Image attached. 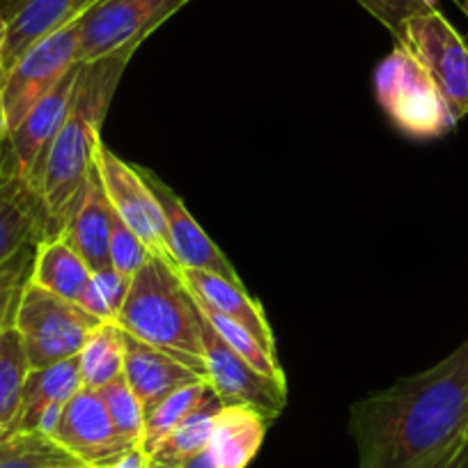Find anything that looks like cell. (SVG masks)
I'll return each instance as SVG.
<instances>
[{
  "label": "cell",
  "mask_w": 468,
  "mask_h": 468,
  "mask_svg": "<svg viewBox=\"0 0 468 468\" xmlns=\"http://www.w3.org/2000/svg\"><path fill=\"white\" fill-rule=\"evenodd\" d=\"M28 281L51 294L79 303L92 281V269L62 234H51L35 246Z\"/></svg>",
  "instance_id": "cell-20"
},
{
  "label": "cell",
  "mask_w": 468,
  "mask_h": 468,
  "mask_svg": "<svg viewBox=\"0 0 468 468\" xmlns=\"http://www.w3.org/2000/svg\"><path fill=\"white\" fill-rule=\"evenodd\" d=\"M79 65L76 21L30 47L0 76V115L5 138L15 132L35 103L51 92Z\"/></svg>",
  "instance_id": "cell-6"
},
{
  "label": "cell",
  "mask_w": 468,
  "mask_h": 468,
  "mask_svg": "<svg viewBox=\"0 0 468 468\" xmlns=\"http://www.w3.org/2000/svg\"><path fill=\"white\" fill-rule=\"evenodd\" d=\"M129 282H132V278L117 273L115 269L94 271L92 281H90L88 290L80 296L79 305L88 310L92 317H97L99 322L115 324L117 313L122 308L124 296L129 292Z\"/></svg>",
  "instance_id": "cell-29"
},
{
  "label": "cell",
  "mask_w": 468,
  "mask_h": 468,
  "mask_svg": "<svg viewBox=\"0 0 468 468\" xmlns=\"http://www.w3.org/2000/svg\"><path fill=\"white\" fill-rule=\"evenodd\" d=\"M83 388L101 390L124 377V331L115 324H99L79 354Z\"/></svg>",
  "instance_id": "cell-23"
},
{
  "label": "cell",
  "mask_w": 468,
  "mask_h": 468,
  "mask_svg": "<svg viewBox=\"0 0 468 468\" xmlns=\"http://www.w3.org/2000/svg\"><path fill=\"white\" fill-rule=\"evenodd\" d=\"M431 468H468V439L459 441V443Z\"/></svg>",
  "instance_id": "cell-33"
},
{
  "label": "cell",
  "mask_w": 468,
  "mask_h": 468,
  "mask_svg": "<svg viewBox=\"0 0 468 468\" xmlns=\"http://www.w3.org/2000/svg\"><path fill=\"white\" fill-rule=\"evenodd\" d=\"M132 56L133 53H112L79 65L69 112L48 147L37 179V193L48 216V237L60 234L80 200L101 145L103 120Z\"/></svg>",
  "instance_id": "cell-2"
},
{
  "label": "cell",
  "mask_w": 468,
  "mask_h": 468,
  "mask_svg": "<svg viewBox=\"0 0 468 468\" xmlns=\"http://www.w3.org/2000/svg\"><path fill=\"white\" fill-rule=\"evenodd\" d=\"M152 250L145 241L124 223L120 216H112V234H111V267L117 273L132 278L147 260L152 258Z\"/></svg>",
  "instance_id": "cell-31"
},
{
  "label": "cell",
  "mask_w": 468,
  "mask_h": 468,
  "mask_svg": "<svg viewBox=\"0 0 468 468\" xmlns=\"http://www.w3.org/2000/svg\"><path fill=\"white\" fill-rule=\"evenodd\" d=\"M30 262H33V260L28 258V250H26V253H21L15 262L7 264L5 269H0V333H3V328L12 322V314H15L21 287L28 281L26 271H30Z\"/></svg>",
  "instance_id": "cell-32"
},
{
  "label": "cell",
  "mask_w": 468,
  "mask_h": 468,
  "mask_svg": "<svg viewBox=\"0 0 468 468\" xmlns=\"http://www.w3.org/2000/svg\"><path fill=\"white\" fill-rule=\"evenodd\" d=\"M375 92L390 122L416 141L445 136L459 122L430 71L404 44H395L393 51L379 62Z\"/></svg>",
  "instance_id": "cell-4"
},
{
  "label": "cell",
  "mask_w": 468,
  "mask_h": 468,
  "mask_svg": "<svg viewBox=\"0 0 468 468\" xmlns=\"http://www.w3.org/2000/svg\"><path fill=\"white\" fill-rule=\"evenodd\" d=\"M0 468H85L44 431H10L0 436Z\"/></svg>",
  "instance_id": "cell-25"
},
{
  "label": "cell",
  "mask_w": 468,
  "mask_h": 468,
  "mask_svg": "<svg viewBox=\"0 0 468 468\" xmlns=\"http://www.w3.org/2000/svg\"><path fill=\"white\" fill-rule=\"evenodd\" d=\"M186 3L188 0H97L76 19L79 62H92L112 53H136V48Z\"/></svg>",
  "instance_id": "cell-7"
},
{
  "label": "cell",
  "mask_w": 468,
  "mask_h": 468,
  "mask_svg": "<svg viewBox=\"0 0 468 468\" xmlns=\"http://www.w3.org/2000/svg\"><path fill=\"white\" fill-rule=\"evenodd\" d=\"M223 409V402L218 399V395L211 390L159 445L150 452V459L161 463H168V466L182 468L184 462L193 457V454L207 450L211 439V430H214V422L218 411Z\"/></svg>",
  "instance_id": "cell-22"
},
{
  "label": "cell",
  "mask_w": 468,
  "mask_h": 468,
  "mask_svg": "<svg viewBox=\"0 0 468 468\" xmlns=\"http://www.w3.org/2000/svg\"><path fill=\"white\" fill-rule=\"evenodd\" d=\"M5 141V127H3V115H0V143Z\"/></svg>",
  "instance_id": "cell-38"
},
{
  "label": "cell",
  "mask_w": 468,
  "mask_h": 468,
  "mask_svg": "<svg viewBox=\"0 0 468 468\" xmlns=\"http://www.w3.org/2000/svg\"><path fill=\"white\" fill-rule=\"evenodd\" d=\"M141 177L154 193L156 202L161 205L165 218V246H168V255L177 269H196V271H209L216 276L225 278V281L234 282V285H244L234 269V264L225 258L223 250L209 239V234L197 225L191 211L186 209L182 197L164 182L156 173L150 168L136 165Z\"/></svg>",
  "instance_id": "cell-12"
},
{
  "label": "cell",
  "mask_w": 468,
  "mask_h": 468,
  "mask_svg": "<svg viewBox=\"0 0 468 468\" xmlns=\"http://www.w3.org/2000/svg\"><path fill=\"white\" fill-rule=\"evenodd\" d=\"M124 379L147 413L170 393L202 377L170 358L164 351L124 333Z\"/></svg>",
  "instance_id": "cell-18"
},
{
  "label": "cell",
  "mask_w": 468,
  "mask_h": 468,
  "mask_svg": "<svg viewBox=\"0 0 468 468\" xmlns=\"http://www.w3.org/2000/svg\"><path fill=\"white\" fill-rule=\"evenodd\" d=\"M51 439L74 454L85 468H112L133 450L117 434L101 395L92 388H80L71 395L62 407Z\"/></svg>",
  "instance_id": "cell-9"
},
{
  "label": "cell",
  "mask_w": 468,
  "mask_h": 468,
  "mask_svg": "<svg viewBox=\"0 0 468 468\" xmlns=\"http://www.w3.org/2000/svg\"><path fill=\"white\" fill-rule=\"evenodd\" d=\"M48 237V216L33 184L12 164L0 168V269L15 262L33 241Z\"/></svg>",
  "instance_id": "cell-14"
},
{
  "label": "cell",
  "mask_w": 468,
  "mask_h": 468,
  "mask_svg": "<svg viewBox=\"0 0 468 468\" xmlns=\"http://www.w3.org/2000/svg\"><path fill=\"white\" fill-rule=\"evenodd\" d=\"M404 44L430 71L457 120L468 115V44L439 10L407 24Z\"/></svg>",
  "instance_id": "cell-8"
},
{
  "label": "cell",
  "mask_w": 468,
  "mask_h": 468,
  "mask_svg": "<svg viewBox=\"0 0 468 468\" xmlns=\"http://www.w3.org/2000/svg\"><path fill=\"white\" fill-rule=\"evenodd\" d=\"M209 393L211 386L205 379H197L161 399L154 409L145 413V430H143L141 448L150 454Z\"/></svg>",
  "instance_id": "cell-26"
},
{
  "label": "cell",
  "mask_w": 468,
  "mask_h": 468,
  "mask_svg": "<svg viewBox=\"0 0 468 468\" xmlns=\"http://www.w3.org/2000/svg\"><path fill=\"white\" fill-rule=\"evenodd\" d=\"M177 271L197 303L207 305L220 317L232 319L234 324L244 326L246 331H250L262 342L269 354L278 356L276 335H273L267 313H264L262 303L246 292L244 285H234V282L209 271H196V269H177Z\"/></svg>",
  "instance_id": "cell-17"
},
{
  "label": "cell",
  "mask_w": 468,
  "mask_h": 468,
  "mask_svg": "<svg viewBox=\"0 0 468 468\" xmlns=\"http://www.w3.org/2000/svg\"><path fill=\"white\" fill-rule=\"evenodd\" d=\"M28 372L24 340L10 322L0 333V436L10 434L19 418Z\"/></svg>",
  "instance_id": "cell-24"
},
{
  "label": "cell",
  "mask_w": 468,
  "mask_h": 468,
  "mask_svg": "<svg viewBox=\"0 0 468 468\" xmlns=\"http://www.w3.org/2000/svg\"><path fill=\"white\" fill-rule=\"evenodd\" d=\"M97 0H7L3 15L7 37L0 58V76L5 74L30 47L48 35L67 28L85 15Z\"/></svg>",
  "instance_id": "cell-15"
},
{
  "label": "cell",
  "mask_w": 468,
  "mask_h": 468,
  "mask_svg": "<svg viewBox=\"0 0 468 468\" xmlns=\"http://www.w3.org/2000/svg\"><path fill=\"white\" fill-rule=\"evenodd\" d=\"M112 211L99 177L97 164L90 170L80 200L67 218L60 234L76 249V253L88 262L94 271H103L111 267V234H112Z\"/></svg>",
  "instance_id": "cell-16"
},
{
  "label": "cell",
  "mask_w": 468,
  "mask_h": 468,
  "mask_svg": "<svg viewBox=\"0 0 468 468\" xmlns=\"http://www.w3.org/2000/svg\"><path fill=\"white\" fill-rule=\"evenodd\" d=\"M79 65L51 92L44 94L35 103L33 111L21 120L19 127L5 138L10 143V164L33 184L35 191H37V179L44 168V161H47L48 147H51L53 138L58 136L67 112H69Z\"/></svg>",
  "instance_id": "cell-13"
},
{
  "label": "cell",
  "mask_w": 468,
  "mask_h": 468,
  "mask_svg": "<svg viewBox=\"0 0 468 468\" xmlns=\"http://www.w3.org/2000/svg\"><path fill=\"white\" fill-rule=\"evenodd\" d=\"M200 335L205 346L207 384L223 404H250L276 420L287 404V388L258 375L244 358L220 337L200 310Z\"/></svg>",
  "instance_id": "cell-10"
},
{
  "label": "cell",
  "mask_w": 468,
  "mask_h": 468,
  "mask_svg": "<svg viewBox=\"0 0 468 468\" xmlns=\"http://www.w3.org/2000/svg\"><path fill=\"white\" fill-rule=\"evenodd\" d=\"M463 439H468V427H466V436H463Z\"/></svg>",
  "instance_id": "cell-40"
},
{
  "label": "cell",
  "mask_w": 468,
  "mask_h": 468,
  "mask_svg": "<svg viewBox=\"0 0 468 468\" xmlns=\"http://www.w3.org/2000/svg\"><path fill=\"white\" fill-rule=\"evenodd\" d=\"M468 427V337L420 375L351 404L358 468H431Z\"/></svg>",
  "instance_id": "cell-1"
},
{
  "label": "cell",
  "mask_w": 468,
  "mask_h": 468,
  "mask_svg": "<svg viewBox=\"0 0 468 468\" xmlns=\"http://www.w3.org/2000/svg\"><path fill=\"white\" fill-rule=\"evenodd\" d=\"M463 12H466V16H468V0H463Z\"/></svg>",
  "instance_id": "cell-39"
},
{
  "label": "cell",
  "mask_w": 468,
  "mask_h": 468,
  "mask_svg": "<svg viewBox=\"0 0 468 468\" xmlns=\"http://www.w3.org/2000/svg\"><path fill=\"white\" fill-rule=\"evenodd\" d=\"M115 326L164 351L207 381L200 308L173 260L152 255L133 273Z\"/></svg>",
  "instance_id": "cell-3"
},
{
  "label": "cell",
  "mask_w": 468,
  "mask_h": 468,
  "mask_svg": "<svg viewBox=\"0 0 468 468\" xmlns=\"http://www.w3.org/2000/svg\"><path fill=\"white\" fill-rule=\"evenodd\" d=\"M150 468H175V466H168V463H161V462H154V459H150Z\"/></svg>",
  "instance_id": "cell-37"
},
{
  "label": "cell",
  "mask_w": 468,
  "mask_h": 468,
  "mask_svg": "<svg viewBox=\"0 0 468 468\" xmlns=\"http://www.w3.org/2000/svg\"><path fill=\"white\" fill-rule=\"evenodd\" d=\"M197 308H200L202 314L214 324V328L220 333V337H223V340L228 342V345L232 346V349L237 351V354H239V356L244 358L255 372H258V375L267 377V379L273 381V384L287 388L285 370H282V366L278 363V356L269 354V351L262 346V342H260L253 333L246 331V328L239 326V324H234L232 319L220 317L218 313L209 310L207 305L197 303Z\"/></svg>",
  "instance_id": "cell-27"
},
{
  "label": "cell",
  "mask_w": 468,
  "mask_h": 468,
  "mask_svg": "<svg viewBox=\"0 0 468 468\" xmlns=\"http://www.w3.org/2000/svg\"><path fill=\"white\" fill-rule=\"evenodd\" d=\"M12 324L24 340L30 370H37L79 356L94 328L103 322L74 301L62 299L26 281Z\"/></svg>",
  "instance_id": "cell-5"
},
{
  "label": "cell",
  "mask_w": 468,
  "mask_h": 468,
  "mask_svg": "<svg viewBox=\"0 0 468 468\" xmlns=\"http://www.w3.org/2000/svg\"><path fill=\"white\" fill-rule=\"evenodd\" d=\"M271 422V416L250 404H223L207 445L216 468L249 466L262 448Z\"/></svg>",
  "instance_id": "cell-19"
},
{
  "label": "cell",
  "mask_w": 468,
  "mask_h": 468,
  "mask_svg": "<svg viewBox=\"0 0 468 468\" xmlns=\"http://www.w3.org/2000/svg\"><path fill=\"white\" fill-rule=\"evenodd\" d=\"M106 411L111 416L112 425H115L117 434L122 436L132 448H141L143 445V430H145V409H143L141 399L132 390L124 377L108 384L106 388L99 390Z\"/></svg>",
  "instance_id": "cell-28"
},
{
  "label": "cell",
  "mask_w": 468,
  "mask_h": 468,
  "mask_svg": "<svg viewBox=\"0 0 468 468\" xmlns=\"http://www.w3.org/2000/svg\"><path fill=\"white\" fill-rule=\"evenodd\" d=\"M5 37H7V21H5V15H3V5H0V58H3Z\"/></svg>",
  "instance_id": "cell-36"
},
{
  "label": "cell",
  "mask_w": 468,
  "mask_h": 468,
  "mask_svg": "<svg viewBox=\"0 0 468 468\" xmlns=\"http://www.w3.org/2000/svg\"><path fill=\"white\" fill-rule=\"evenodd\" d=\"M112 468H150V454L143 448H133Z\"/></svg>",
  "instance_id": "cell-34"
},
{
  "label": "cell",
  "mask_w": 468,
  "mask_h": 468,
  "mask_svg": "<svg viewBox=\"0 0 468 468\" xmlns=\"http://www.w3.org/2000/svg\"><path fill=\"white\" fill-rule=\"evenodd\" d=\"M94 164H97L99 177H101L112 211L145 241L152 253L170 260L168 246H165L164 211L136 165L120 159L103 143L99 145Z\"/></svg>",
  "instance_id": "cell-11"
},
{
  "label": "cell",
  "mask_w": 468,
  "mask_h": 468,
  "mask_svg": "<svg viewBox=\"0 0 468 468\" xmlns=\"http://www.w3.org/2000/svg\"><path fill=\"white\" fill-rule=\"evenodd\" d=\"M83 388L79 372V356L67 358L48 367L28 372L24 386V402L12 431H37L47 411L62 409L76 390Z\"/></svg>",
  "instance_id": "cell-21"
},
{
  "label": "cell",
  "mask_w": 468,
  "mask_h": 468,
  "mask_svg": "<svg viewBox=\"0 0 468 468\" xmlns=\"http://www.w3.org/2000/svg\"><path fill=\"white\" fill-rule=\"evenodd\" d=\"M356 3L366 7L375 19H379L398 42L404 39L409 21L439 10V0H356Z\"/></svg>",
  "instance_id": "cell-30"
},
{
  "label": "cell",
  "mask_w": 468,
  "mask_h": 468,
  "mask_svg": "<svg viewBox=\"0 0 468 468\" xmlns=\"http://www.w3.org/2000/svg\"><path fill=\"white\" fill-rule=\"evenodd\" d=\"M182 468H216V463L214 459H211L209 450H202V452L193 454L188 462H184Z\"/></svg>",
  "instance_id": "cell-35"
}]
</instances>
